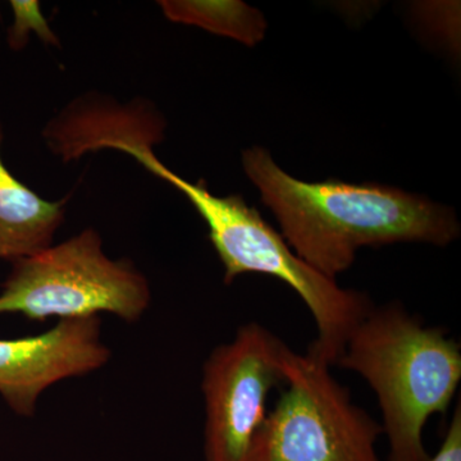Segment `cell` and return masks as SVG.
Returning <instances> with one entry per match:
<instances>
[{"instance_id":"cell-1","label":"cell","mask_w":461,"mask_h":461,"mask_svg":"<svg viewBox=\"0 0 461 461\" xmlns=\"http://www.w3.org/2000/svg\"><path fill=\"white\" fill-rule=\"evenodd\" d=\"M242 165L288 247L332 280L353 266L360 248L397 242L446 247L460 235L454 211L414 194L375 184L296 180L263 148L244 151Z\"/></svg>"},{"instance_id":"cell-2","label":"cell","mask_w":461,"mask_h":461,"mask_svg":"<svg viewBox=\"0 0 461 461\" xmlns=\"http://www.w3.org/2000/svg\"><path fill=\"white\" fill-rule=\"evenodd\" d=\"M335 366L362 375L378 397L388 461H429L423 430L454 402L461 379L459 342L424 326L399 303L373 306Z\"/></svg>"},{"instance_id":"cell-3","label":"cell","mask_w":461,"mask_h":461,"mask_svg":"<svg viewBox=\"0 0 461 461\" xmlns=\"http://www.w3.org/2000/svg\"><path fill=\"white\" fill-rule=\"evenodd\" d=\"M131 157L184 194L204 220L209 240L224 267V284L258 273L278 278L295 291L317 326V339L308 351L335 366L351 333L375 306L371 299L360 291L342 288L297 257L284 236L241 196L221 198L203 180L196 184L184 180L159 162L153 148L135 149Z\"/></svg>"},{"instance_id":"cell-4","label":"cell","mask_w":461,"mask_h":461,"mask_svg":"<svg viewBox=\"0 0 461 461\" xmlns=\"http://www.w3.org/2000/svg\"><path fill=\"white\" fill-rule=\"evenodd\" d=\"M12 263L0 291V315L44 321L109 313L136 323L150 306L144 273L129 260L109 258L94 229Z\"/></svg>"},{"instance_id":"cell-5","label":"cell","mask_w":461,"mask_h":461,"mask_svg":"<svg viewBox=\"0 0 461 461\" xmlns=\"http://www.w3.org/2000/svg\"><path fill=\"white\" fill-rule=\"evenodd\" d=\"M329 363L285 344L284 391L258 430L247 461H381V424L354 402Z\"/></svg>"},{"instance_id":"cell-6","label":"cell","mask_w":461,"mask_h":461,"mask_svg":"<svg viewBox=\"0 0 461 461\" xmlns=\"http://www.w3.org/2000/svg\"><path fill=\"white\" fill-rule=\"evenodd\" d=\"M285 342L262 324L240 327L235 339L217 346L203 366L205 461H247L266 420L268 396L284 384Z\"/></svg>"},{"instance_id":"cell-7","label":"cell","mask_w":461,"mask_h":461,"mask_svg":"<svg viewBox=\"0 0 461 461\" xmlns=\"http://www.w3.org/2000/svg\"><path fill=\"white\" fill-rule=\"evenodd\" d=\"M100 317L58 321L39 335L0 339V396L18 417L35 415L41 393L107 366Z\"/></svg>"},{"instance_id":"cell-8","label":"cell","mask_w":461,"mask_h":461,"mask_svg":"<svg viewBox=\"0 0 461 461\" xmlns=\"http://www.w3.org/2000/svg\"><path fill=\"white\" fill-rule=\"evenodd\" d=\"M66 206L67 199L50 202L18 181L0 156V259L14 262L53 245Z\"/></svg>"},{"instance_id":"cell-9","label":"cell","mask_w":461,"mask_h":461,"mask_svg":"<svg viewBox=\"0 0 461 461\" xmlns=\"http://www.w3.org/2000/svg\"><path fill=\"white\" fill-rule=\"evenodd\" d=\"M165 16L172 23L202 27L206 32L235 39L254 47L264 38L267 23L257 8L242 2L160 0Z\"/></svg>"},{"instance_id":"cell-10","label":"cell","mask_w":461,"mask_h":461,"mask_svg":"<svg viewBox=\"0 0 461 461\" xmlns=\"http://www.w3.org/2000/svg\"><path fill=\"white\" fill-rule=\"evenodd\" d=\"M16 23L9 30V44L14 50L25 48L29 32L38 33L45 44L58 45L56 33L51 32L41 12L39 2H11Z\"/></svg>"},{"instance_id":"cell-11","label":"cell","mask_w":461,"mask_h":461,"mask_svg":"<svg viewBox=\"0 0 461 461\" xmlns=\"http://www.w3.org/2000/svg\"><path fill=\"white\" fill-rule=\"evenodd\" d=\"M429 461H461V408L457 402L453 418L448 423L441 447Z\"/></svg>"}]
</instances>
